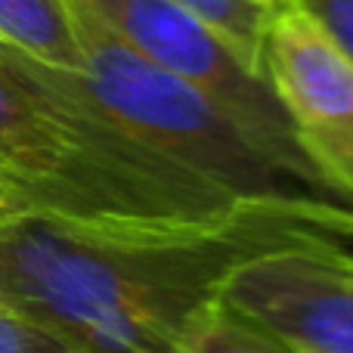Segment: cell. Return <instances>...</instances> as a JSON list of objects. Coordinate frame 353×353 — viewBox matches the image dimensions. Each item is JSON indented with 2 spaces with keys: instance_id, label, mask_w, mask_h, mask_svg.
I'll use <instances>...</instances> for the list:
<instances>
[{
  "instance_id": "cell-14",
  "label": "cell",
  "mask_w": 353,
  "mask_h": 353,
  "mask_svg": "<svg viewBox=\"0 0 353 353\" xmlns=\"http://www.w3.org/2000/svg\"><path fill=\"white\" fill-rule=\"evenodd\" d=\"M10 211V205H6V192H3V183H0V214Z\"/></svg>"
},
{
  "instance_id": "cell-3",
  "label": "cell",
  "mask_w": 353,
  "mask_h": 353,
  "mask_svg": "<svg viewBox=\"0 0 353 353\" xmlns=\"http://www.w3.org/2000/svg\"><path fill=\"white\" fill-rule=\"evenodd\" d=\"M68 3L81 68H59V74L78 97L105 112L137 140L217 183L239 201H329L208 93L128 47L84 3Z\"/></svg>"
},
{
  "instance_id": "cell-5",
  "label": "cell",
  "mask_w": 353,
  "mask_h": 353,
  "mask_svg": "<svg viewBox=\"0 0 353 353\" xmlns=\"http://www.w3.org/2000/svg\"><path fill=\"white\" fill-rule=\"evenodd\" d=\"M214 298L301 353H353V254L323 236L242 261Z\"/></svg>"
},
{
  "instance_id": "cell-13",
  "label": "cell",
  "mask_w": 353,
  "mask_h": 353,
  "mask_svg": "<svg viewBox=\"0 0 353 353\" xmlns=\"http://www.w3.org/2000/svg\"><path fill=\"white\" fill-rule=\"evenodd\" d=\"M263 6H270V10H282L285 6V0H261Z\"/></svg>"
},
{
  "instance_id": "cell-6",
  "label": "cell",
  "mask_w": 353,
  "mask_h": 353,
  "mask_svg": "<svg viewBox=\"0 0 353 353\" xmlns=\"http://www.w3.org/2000/svg\"><path fill=\"white\" fill-rule=\"evenodd\" d=\"M261 68L313 168L353 201V65L310 19L282 6L263 34Z\"/></svg>"
},
{
  "instance_id": "cell-9",
  "label": "cell",
  "mask_w": 353,
  "mask_h": 353,
  "mask_svg": "<svg viewBox=\"0 0 353 353\" xmlns=\"http://www.w3.org/2000/svg\"><path fill=\"white\" fill-rule=\"evenodd\" d=\"M174 3L186 6L189 12L208 22L217 34L236 47V53L245 59V65L263 74L261 68V47L267 25L276 10L263 6L261 0H174Z\"/></svg>"
},
{
  "instance_id": "cell-12",
  "label": "cell",
  "mask_w": 353,
  "mask_h": 353,
  "mask_svg": "<svg viewBox=\"0 0 353 353\" xmlns=\"http://www.w3.org/2000/svg\"><path fill=\"white\" fill-rule=\"evenodd\" d=\"M0 353H68L34 323L0 307Z\"/></svg>"
},
{
  "instance_id": "cell-11",
  "label": "cell",
  "mask_w": 353,
  "mask_h": 353,
  "mask_svg": "<svg viewBox=\"0 0 353 353\" xmlns=\"http://www.w3.org/2000/svg\"><path fill=\"white\" fill-rule=\"evenodd\" d=\"M301 217L310 230L325 236L329 242L341 245L353 254V205H338V201H304Z\"/></svg>"
},
{
  "instance_id": "cell-4",
  "label": "cell",
  "mask_w": 353,
  "mask_h": 353,
  "mask_svg": "<svg viewBox=\"0 0 353 353\" xmlns=\"http://www.w3.org/2000/svg\"><path fill=\"white\" fill-rule=\"evenodd\" d=\"M78 3H84L140 56L223 105L242 128H248L276 159L285 161L323 199L347 205V199L323 180V174L301 149L270 81L245 65L236 47L195 12L174 0H78Z\"/></svg>"
},
{
  "instance_id": "cell-8",
  "label": "cell",
  "mask_w": 353,
  "mask_h": 353,
  "mask_svg": "<svg viewBox=\"0 0 353 353\" xmlns=\"http://www.w3.org/2000/svg\"><path fill=\"white\" fill-rule=\"evenodd\" d=\"M180 353H301L267 325L211 298L183 325Z\"/></svg>"
},
{
  "instance_id": "cell-10",
  "label": "cell",
  "mask_w": 353,
  "mask_h": 353,
  "mask_svg": "<svg viewBox=\"0 0 353 353\" xmlns=\"http://www.w3.org/2000/svg\"><path fill=\"white\" fill-rule=\"evenodd\" d=\"M353 65V0H285Z\"/></svg>"
},
{
  "instance_id": "cell-7",
  "label": "cell",
  "mask_w": 353,
  "mask_h": 353,
  "mask_svg": "<svg viewBox=\"0 0 353 353\" xmlns=\"http://www.w3.org/2000/svg\"><path fill=\"white\" fill-rule=\"evenodd\" d=\"M0 43L50 68H81L68 0H0Z\"/></svg>"
},
{
  "instance_id": "cell-1",
  "label": "cell",
  "mask_w": 353,
  "mask_h": 353,
  "mask_svg": "<svg viewBox=\"0 0 353 353\" xmlns=\"http://www.w3.org/2000/svg\"><path fill=\"white\" fill-rule=\"evenodd\" d=\"M270 201L199 226H99L43 211L0 214V307L68 353H180L183 325L242 261L288 248Z\"/></svg>"
},
{
  "instance_id": "cell-2",
  "label": "cell",
  "mask_w": 353,
  "mask_h": 353,
  "mask_svg": "<svg viewBox=\"0 0 353 353\" xmlns=\"http://www.w3.org/2000/svg\"><path fill=\"white\" fill-rule=\"evenodd\" d=\"M0 183L10 211L99 226L217 223L242 201L146 146L62 81L0 43Z\"/></svg>"
}]
</instances>
